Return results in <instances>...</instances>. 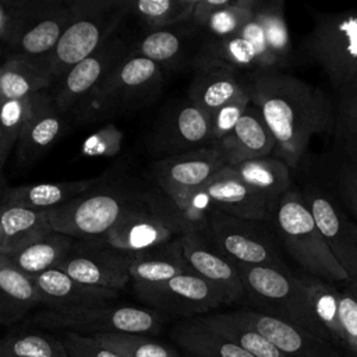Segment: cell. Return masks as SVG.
<instances>
[{
    "instance_id": "6da1fadb",
    "label": "cell",
    "mask_w": 357,
    "mask_h": 357,
    "mask_svg": "<svg viewBox=\"0 0 357 357\" xmlns=\"http://www.w3.org/2000/svg\"><path fill=\"white\" fill-rule=\"evenodd\" d=\"M251 102L276 139L275 155L297 170L315 135L333 134L335 105L319 88L280 71L245 74Z\"/></svg>"
},
{
    "instance_id": "7a4b0ae2",
    "label": "cell",
    "mask_w": 357,
    "mask_h": 357,
    "mask_svg": "<svg viewBox=\"0 0 357 357\" xmlns=\"http://www.w3.org/2000/svg\"><path fill=\"white\" fill-rule=\"evenodd\" d=\"M291 61V39L282 0H261L251 20L233 36L204 40L192 66L220 63L238 71H280Z\"/></svg>"
},
{
    "instance_id": "3957f363",
    "label": "cell",
    "mask_w": 357,
    "mask_h": 357,
    "mask_svg": "<svg viewBox=\"0 0 357 357\" xmlns=\"http://www.w3.org/2000/svg\"><path fill=\"white\" fill-rule=\"evenodd\" d=\"M268 223L307 275L328 282H350L349 273L321 234L300 191H287L273 206Z\"/></svg>"
},
{
    "instance_id": "277c9868",
    "label": "cell",
    "mask_w": 357,
    "mask_h": 357,
    "mask_svg": "<svg viewBox=\"0 0 357 357\" xmlns=\"http://www.w3.org/2000/svg\"><path fill=\"white\" fill-rule=\"evenodd\" d=\"M162 84L163 68L131 50L106 75L74 123L99 120L146 106L158 96Z\"/></svg>"
},
{
    "instance_id": "5b68a950",
    "label": "cell",
    "mask_w": 357,
    "mask_h": 357,
    "mask_svg": "<svg viewBox=\"0 0 357 357\" xmlns=\"http://www.w3.org/2000/svg\"><path fill=\"white\" fill-rule=\"evenodd\" d=\"M234 265L243 279L247 300L255 307L254 310L291 322L332 342L315 317L298 275L271 266Z\"/></svg>"
},
{
    "instance_id": "8992f818",
    "label": "cell",
    "mask_w": 357,
    "mask_h": 357,
    "mask_svg": "<svg viewBox=\"0 0 357 357\" xmlns=\"http://www.w3.org/2000/svg\"><path fill=\"white\" fill-rule=\"evenodd\" d=\"M68 4L71 22L49 57L54 84L102 46L128 15L127 0H73Z\"/></svg>"
},
{
    "instance_id": "52a82bcc",
    "label": "cell",
    "mask_w": 357,
    "mask_h": 357,
    "mask_svg": "<svg viewBox=\"0 0 357 357\" xmlns=\"http://www.w3.org/2000/svg\"><path fill=\"white\" fill-rule=\"evenodd\" d=\"M137 194L138 190L120 185L109 173L99 185L49 209V223L53 230L77 240L105 238L134 202Z\"/></svg>"
},
{
    "instance_id": "ba28073f",
    "label": "cell",
    "mask_w": 357,
    "mask_h": 357,
    "mask_svg": "<svg viewBox=\"0 0 357 357\" xmlns=\"http://www.w3.org/2000/svg\"><path fill=\"white\" fill-rule=\"evenodd\" d=\"M163 324V314L153 308L96 304L71 310H40L25 325L40 329L74 332L85 336L100 333H156Z\"/></svg>"
},
{
    "instance_id": "9c48e42d",
    "label": "cell",
    "mask_w": 357,
    "mask_h": 357,
    "mask_svg": "<svg viewBox=\"0 0 357 357\" xmlns=\"http://www.w3.org/2000/svg\"><path fill=\"white\" fill-rule=\"evenodd\" d=\"M311 13L314 26L303 47L337 92L357 74V13Z\"/></svg>"
},
{
    "instance_id": "30bf717a",
    "label": "cell",
    "mask_w": 357,
    "mask_h": 357,
    "mask_svg": "<svg viewBox=\"0 0 357 357\" xmlns=\"http://www.w3.org/2000/svg\"><path fill=\"white\" fill-rule=\"evenodd\" d=\"M204 234L234 264L290 271L282 257L279 240L265 220L243 219L211 211Z\"/></svg>"
},
{
    "instance_id": "8fae6325",
    "label": "cell",
    "mask_w": 357,
    "mask_h": 357,
    "mask_svg": "<svg viewBox=\"0 0 357 357\" xmlns=\"http://www.w3.org/2000/svg\"><path fill=\"white\" fill-rule=\"evenodd\" d=\"M131 50L127 39L116 31L91 56L74 66L53 85L50 92L57 106L73 123L112 68Z\"/></svg>"
},
{
    "instance_id": "7c38bea8",
    "label": "cell",
    "mask_w": 357,
    "mask_h": 357,
    "mask_svg": "<svg viewBox=\"0 0 357 357\" xmlns=\"http://www.w3.org/2000/svg\"><path fill=\"white\" fill-rule=\"evenodd\" d=\"M134 258L135 252L114 248L103 238L75 240L56 268L79 283L120 291L131 280Z\"/></svg>"
},
{
    "instance_id": "4fadbf2b",
    "label": "cell",
    "mask_w": 357,
    "mask_h": 357,
    "mask_svg": "<svg viewBox=\"0 0 357 357\" xmlns=\"http://www.w3.org/2000/svg\"><path fill=\"white\" fill-rule=\"evenodd\" d=\"M180 236L178 227L165 215L153 188L138 190L134 202L103 240L114 248L139 252Z\"/></svg>"
},
{
    "instance_id": "5bb4252c",
    "label": "cell",
    "mask_w": 357,
    "mask_h": 357,
    "mask_svg": "<svg viewBox=\"0 0 357 357\" xmlns=\"http://www.w3.org/2000/svg\"><path fill=\"white\" fill-rule=\"evenodd\" d=\"M176 202L208 215L211 211H218L243 219L265 222L273 209V205L264 195L240 180L231 166L216 173L201 190Z\"/></svg>"
},
{
    "instance_id": "9a60e30c",
    "label": "cell",
    "mask_w": 357,
    "mask_h": 357,
    "mask_svg": "<svg viewBox=\"0 0 357 357\" xmlns=\"http://www.w3.org/2000/svg\"><path fill=\"white\" fill-rule=\"evenodd\" d=\"M321 234L336 259L357 282V226L349 220L336 197L317 181H307L300 190Z\"/></svg>"
},
{
    "instance_id": "2e32d148",
    "label": "cell",
    "mask_w": 357,
    "mask_h": 357,
    "mask_svg": "<svg viewBox=\"0 0 357 357\" xmlns=\"http://www.w3.org/2000/svg\"><path fill=\"white\" fill-rule=\"evenodd\" d=\"M134 290L153 310L187 318L209 314L227 304L219 289L194 272L178 275L159 284L134 287Z\"/></svg>"
},
{
    "instance_id": "e0dca14e",
    "label": "cell",
    "mask_w": 357,
    "mask_h": 357,
    "mask_svg": "<svg viewBox=\"0 0 357 357\" xmlns=\"http://www.w3.org/2000/svg\"><path fill=\"white\" fill-rule=\"evenodd\" d=\"M227 160L215 146H205L183 155L163 158L152 163L151 173L158 188L174 201L201 190L216 173L225 169Z\"/></svg>"
},
{
    "instance_id": "ac0fdd59",
    "label": "cell",
    "mask_w": 357,
    "mask_h": 357,
    "mask_svg": "<svg viewBox=\"0 0 357 357\" xmlns=\"http://www.w3.org/2000/svg\"><path fill=\"white\" fill-rule=\"evenodd\" d=\"M213 145L211 123L188 99L166 110L149 138L153 155L172 158Z\"/></svg>"
},
{
    "instance_id": "d6986e66",
    "label": "cell",
    "mask_w": 357,
    "mask_h": 357,
    "mask_svg": "<svg viewBox=\"0 0 357 357\" xmlns=\"http://www.w3.org/2000/svg\"><path fill=\"white\" fill-rule=\"evenodd\" d=\"M71 18L68 1H31L18 40L8 56H21L49 64V57Z\"/></svg>"
},
{
    "instance_id": "ffe728a7",
    "label": "cell",
    "mask_w": 357,
    "mask_h": 357,
    "mask_svg": "<svg viewBox=\"0 0 357 357\" xmlns=\"http://www.w3.org/2000/svg\"><path fill=\"white\" fill-rule=\"evenodd\" d=\"M71 119L57 106L50 91L32 96L31 110L15 146L17 166L26 167L40 159L63 135Z\"/></svg>"
},
{
    "instance_id": "44dd1931",
    "label": "cell",
    "mask_w": 357,
    "mask_h": 357,
    "mask_svg": "<svg viewBox=\"0 0 357 357\" xmlns=\"http://www.w3.org/2000/svg\"><path fill=\"white\" fill-rule=\"evenodd\" d=\"M181 248L191 271L222 291L227 304L240 303L245 287L234 262L226 258L201 231L180 236Z\"/></svg>"
},
{
    "instance_id": "7402d4cb",
    "label": "cell",
    "mask_w": 357,
    "mask_h": 357,
    "mask_svg": "<svg viewBox=\"0 0 357 357\" xmlns=\"http://www.w3.org/2000/svg\"><path fill=\"white\" fill-rule=\"evenodd\" d=\"M243 321L266 336L284 357H350L315 333L257 310L234 311Z\"/></svg>"
},
{
    "instance_id": "603a6c76",
    "label": "cell",
    "mask_w": 357,
    "mask_h": 357,
    "mask_svg": "<svg viewBox=\"0 0 357 357\" xmlns=\"http://www.w3.org/2000/svg\"><path fill=\"white\" fill-rule=\"evenodd\" d=\"M194 67L197 73L188 89V99L208 120L247 88L245 75L226 64L199 63Z\"/></svg>"
},
{
    "instance_id": "cb8c5ba5",
    "label": "cell",
    "mask_w": 357,
    "mask_h": 357,
    "mask_svg": "<svg viewBox=\"0 0 357 357\" xmlns=\"http://www.w3.org/2000/svg\"><path fill=\"white\" fill-rule=\"evenodd\" d=\"M215 146L223 152L229 166H236L271 156L275 152L276 139L261 110L251 102L233 131Z\"/></svg>"
},
{
    "instance_id": "d4e9b609",
    "label": "cell",
    "mask_w": 357,
    "mask_h": 357,
    "mask_svg": "<svg viewBox=\"0 0 357 357\" xmlns=\"http://www.w3.org/2000/svg\"><path fill=\"white\" fill-rule=\"evenodd\" d=\"M42 294L45 310H71L105 304L119 296V291L79 283L57 268L32 276Z\"/></svg>"
},
{
    "instance_id": "484cf974",
    "label": "cell",
    "mask_w": 357,
    "mask_h": 357,
    "mask_svg": "<svg viewBox=\"0 0 357 357\" xmlns=\"http://www.w3.org/2000/svg\"><path fill=\"white\" fill-rule=\"evenodd\" d=\"M107 176L109 172L102 176L86 180L40 183L18 187H7L6 184H3L1 206H24L31 209L49 211L99 185L107 178Z\"/></svg>"
},
{
    "instance_id": "4316f807",
    "label": "cell",
    "mask_w": 357,
    "mask_h": 357,
    "mask_svg": "<svg viewBox=\"0 0 357 357\" xmlns=\"http://www.w3.org/2000/svg\"><path fill=\"white\" fill-rule=\"evenodd\" d=\"M38 305H43L42 294L33 278L14 266L0 255V322L11 326L22 321Z\"/></svg>"
},
{
    "instance_id": "83f0119b",
    "label": "cell",
    "mask_w": 357,
    "mask_h": 357,
    "mask_svg": "<svg viewBox=\"0 0 357 357\" xmlns=\"http://www.w3.org/2000/svg\"><path fill=\"white\" fill-rule=\"evenodd\" d=\"M188 272L192 271L184 258L180 237L135 252V258L130 266L132 287L159 284Z\"/></svg>"
},
{
    "instance_id": "f1b7e54d",
    "label": "cell",
    "mask_w": 357,
    "mask_h": 357,
    "mask_svg": "<svg viewBox=\"0 0 357 357\" xmlns=\"http://www.w3.org/2000/svg\"><path fill=\"white\" fill-rule=\"evenodd\" d=\"M54 77L45 61L21 56H7L0 68V100L26 99L50 91Z\"/></svg>"
},
{
    "instance_id": "f546056e",
    "label": "cell",
    "mask_w": 357,
    "mask_h": 357,
    "mask_svg": "<svg viewBox=\"0 0 357 357\" xmlns=\"http://www.w3.org/2000/svg\"><path fill=\"white\" fill-rule=\"evenodd\" d=\"M170 336L190 357H254L234 342L208 328L198 317L178 321L172 328Z\"/></svg>"
},
{
    "instance_id": "4dcf8cb0",
    "label": "cell",
    "mask_w": 357,
    "mask_h": 357,
    "mask_svg": "<svg viewBox=\"0 0 357 357\" xmlns=\"http://www.w3.org/2000/svg\"><path fill=\"white\" fill-rule=\"evenodd\" d=\"M74 241L75 238L71 236L52 229L4 257L20 271L35 276L56 268L68 254Z\"/></svg>"
},
{
    "instance_id": "1f68e13d",
    "label": "cell",
    "mask_w": 357,
    "mask_h": 357,
    "mask_svg": "<svg viewBox=\"0 0 357 357\" xmlns=\"http://www.w3.org/2000/svg\"><path fill=\"white\" fill-rule=\"evenodd\" d=\"M248 187L264 195L273 206L291 190V169L276 156L252 159L231 166Z\"/></svg>"
},
{
    "instance_id": "d6a6232c",
    "label": "cell",
    "mask_w": 357,
    "mask_h": 357,
    "mask_svg": "<svg viewBox=\"0 0 357 357\" xmlns=\"http://www.w3.org/2000/svg\"><path fill=\"white\" fill-rule=\"evenodd\" d=\"M52 230L49 212L24 206H1L0 255H7Z\"/></svg>"
},
{
    "instance_id": "836d02e7",
    "label": "cell",
    "mask_w": 357,
    "mask_h": 357,
    "mask_svg": "<svg viewBox=\"0 0 357 357\" xmlns=\"http://www.w3.org/2000/svg\"><path fill=\"white\" fill-rule=\"evenodd\" d=\"M310 304L314 310L315 317L322 324V326L329 333L332 343L339 347L343 353L353 357L351 350L346 342L344 332L340 324L339 315V294L340 291L332 284L321 278L311 275H298Z\"/></svg>"
},
{
    "instance_id": "e575fe53",
    "label": "cell",
    "mask_w": 357,
    "mask_h": 357,
    "mask_svg": "<svg viewBox=\"0 0 357 357\" xmlns=\"http://www.w3.org/2000/svg\"><path fill=\"white\" fill-rule=\"evenodd\" d=\"M212 331L238 344L254 357H284L283 353L259 331L243 321L234 311L198 317Z\"/></svg>"
},
{
    "instance_id": "d590c367",
    "label": "cell",
    "mask_w": 357,
    "mask_h": 357,
    "mask_svg": "<svg viewBox=\"0 0 357 357\" xmlns=\"http://www.w3.org/2000/svg\"><path fill=\"white\" fill-rule=\"evenodd\" d=\"M197 33H199V31L194 26L191 20L174 26L149 31L137 46L132 47V52L155 61L162 68L174 66L178 64L180 59L184 56L188 40Z\"/></svg>"
},
{
    "instance_id": "8d00e7d4",
    "label": "cell",
    "mask_w": 357,
    "mask_h": 357,
    "mask_svg": "<svg viewBox=\"0 0 357 357\" xmlns=\"http://www.w3.org/2000/svg\"><path fill=\"white\" fill-rule=\"evenodd\" d=\"M0 357H68L64 340L35 326L10 328L0 342Z\"/></svg>"
},
{
    "instance_id": "74e56055",
    "label": "cell",
    "mask_w": 357,
    "mask_h": 357,
    "mask_svg": "<svg viewBox=\"0 0 357 357\" xmlns=\"http://www.w3.org/2000/svg\"><path fill=\"white\" fill-rule=\"evenodd\" d=\"M195 4L197 0H127V11L155 31L190 21Z\"/></svg>"
},
{
    "instance_id": "f35d334b",
    "label": "cell",
    "mask_w": 357,
    "mask_h": 357,
    "mask_svg": "<svg viewBox=\"0 0 357 357\" xmlns=\"http://www.w3.org/2000/svg\"><path fill=\"white\" fill-rule=\"evenodd\" d=\"M261 0H231V3L216 11L199 29L205 40H222L237 33L254 15Z\"/></svg>"
},
{
    "instance_id": "ab89813d",
    "label": "cell",
    "mask_w": 357,
    "mask_h": 357,
    "mask_svg": "<svg viewBox=\"0 0 357 357\" xmlns=\"http://www.w3.org/2000/svg\"><path fill=\"white\" fill-rule=\"evenodd\" d=\"M333 137L347 149L357 146V74L337 92Z\"/></svg>"
},
{
    "instance_id": "60d3db41",
    "label": "cell",
    "mask_w": 357,
    "mask_h": 357,
    "mask_svg": "<svg viewBox=\"0 0 357 357\" xmlns=\"http://www.w3.org/2000/svg\"><path fill=\"white\" fill-rule=\"evenodd\" d=\"M92 337L121 357H178L173 349L142 333H100Z\"/></svg>"
},
{
    "instance_id": "b9f144b4",
    "label": "cell",
    "mask_w": 357,
    "mask_h": 357,
    "mask_svg": "<svg viewBox=\"0 0 357 357\" xmlns=\"http://www.w3.org/2000/svg\"><path fill=\"white\" fill-rule=\"evenodd\" d=\"M32 96L1 102L0 112V165L4 167L7 158L17 146L31 110Z\"/></svg>"
},
{
    "instance_id": "7bdbcfd3",
    "label": "cell",
    "mask_w": 357,
    "mask_h": 357,
    "mask_svg": "<svg viewBox=\"0 0 357 357\" xmlns=\"http://www.w3.org/2000/svg\"><path fill=\"white\" fill-rule=\"evenodd\" d=\"M31 1L3 0L0 6V39L3 52L8 56L21 33Z\"/></svg>"
},
{
    "instance_id": "ee69618b",
    "label": "cell",
    "mask_w": 357,
    "mask_h": 357,
    "mask_svg": "<svg viewBox=\"0 0 357 357\" xmlns=\"http://www.w3.org/2000/svg\"><path fill=\"white\" fill-rule=\"evenodd\" d=\"M250 105L251 96L248 93V89L245 88L241 93H238L234 99H231L213 114V117L209 120L213 145L225 139L233 131V128L237 126Z\"/></svg>"
},
{
    "instance_id": "f6af8a7d",
    "label": "cell",
    "mask_w": 357,
    "mask_h": 357,
    "mask_svg": "<svg viewBox=\"0 0 357 357\" xmlns=\"http://www.w3.org/2000/svg\"><path fill=\"white\" fill-rule=\"evenodd\" d=\"M123 132L114 126L107 124L88 137L81 148V153L88 158H107L120 152Z\"/></svg>"
},
{
    "instance_id": "bcb514c9",
    "label": "cell",
    "mask_w": 357,
    "mask_h": 357,
    "mask_svg": "<svg viewBox=\"0 0 357 357\" xmlns=\"http://www.w3.org/2000/svg\"><path fill=\"white\" fill-rule=\"evenodd\" d=\"M333 188L343 205L357 218V160L336 167Z\"/></svg>"
},
{
    "instance_id": "7dc6e473",
    "label": "cell",
    "mask_w": 357,
    "mask_h": 357,
    "mask_svg": "<svg viewBox=\"0 0 357 357\" xmlns=\"http://www.w3.org/2000/svg\"><path fill=\"white\" fill-rule=\"evenodd\" d=\"M339 315L346 342L353 357H357V294L350 286L339 294Z\"/></svg>"
},
{
    "instance_id": "c3c4849f",
    "label": "cell",
    "mask_w": 357,
    "mask_h": 357,
    "mask_svg": "<svg viewBox=\"0 0 357 357\" xmlns=\"http://www.w3.org/2000/svg\"><path fill=\"white\" fill-rule=\"evenodd\" d=\"M63 340L68 351V357H121L116 351L100 344L92 336L64 332Z\"/></svg>"
},
{
    "instance_id": "681fc988",
    "label": "cell",
    "mask_w": 357,
    "mask_h": 357,
    "mask_svg": "<svg viewBox=\"0 0 357 357\" xmlns=\"http://www.w3.org/2000/svg\"><path fill=\"white\" fill-rule=\"evenodd\" d=\"M230 3L231 0H197L195 8L191 17V22L199 31L204 26V24L209 20L211 15L227 7Z\"/></svg>"
},
{
    "instance_id": "f907efd6",
    "label": "cell",
    "mask_w": 357,
    "mask_h": 357,
    "mask_svg": "<svg viewBox=\"0 0 357 357\" xmlns=\"http://www.w3.org/2000/svg\"><path fill=\"white\" fill-rule=\"evenodd\" d=\"M349 286L353 289V291L357 294V282H347Z\"/></svg>"
}]
</instances>
